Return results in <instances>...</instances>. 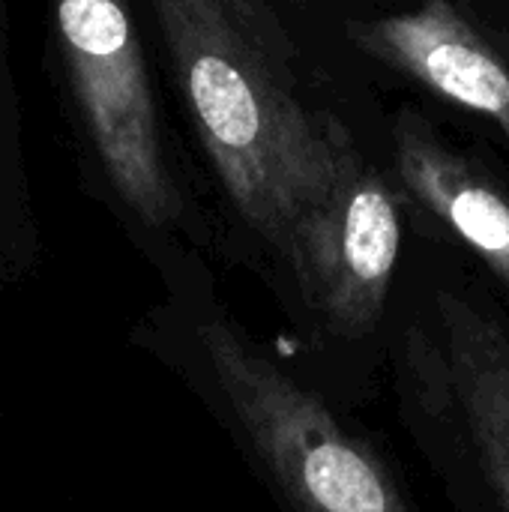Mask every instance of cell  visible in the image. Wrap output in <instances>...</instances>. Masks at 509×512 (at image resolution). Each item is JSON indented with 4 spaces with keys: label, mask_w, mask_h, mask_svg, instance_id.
Masks as SVG:
<instances>
[{
    "label": "cell",
    "mask_w": 509,
    "mask_h": 512,
    "mask_svg": "<svg viewBox=\"0 0 509 512\" xmlns=\"http://www.w3.org/2000/svg\"><path fill=\"white\" fill-rule=\"evenodd\" d=\"M402 399L459 512H509V330L438 291L405 330ZM432 465V468H435Z\"/></svg>",
    "instance_id": "obj_3"
},
{
    "label": "cell",
    "mask_w": 509,
    "mask_h": 512,
    "mask_svg": "<svg viewBox=\"0 0 509 512\" xmlns=\"http://www.w3.org/2000/svg\"><path fill=\"white\" fill-rule=\"evenodd\" d=\"M399 240L393 192L342 129L324 192L294 219L279 249L306 303L336 336L363 339L381 324Z\"/></svg>",
    "instance_id": "obj_5"
},
{
    "label": "cell",
    "mask_w": 509,
    "mask_h": 512,
    "mask_svg": "<svg viewBox=\"0 0 509 512\" xmlns=\"http://www.w3.org/2000/svg\"><path fill=\"white\" fill-rule=\"evenodd\" d=\"M396 162L411 195L509 288V201L420 114L396 120Z\"/></svg>",
    "instance_id": "obj_7"
},
{
    "label": "cell",
    "mask_w": 509,
    "mask_h": 512,
    "mask_svg": "<svg viewBox=\"0 0 509 512\" xmlns=\"http://www.w3.org/2000/svg\"><path fill=\"white\" fill-rule=\"evenodd\" d=\"M60 51L93 147L117 195L168 225L180 198L162 159L159 120L126 0H54Z\"/></svg>",
    "instance_id": "obj_4"
},
{
    "label": "cell",
    "mask_w": 509,
    "mask_h": 512,
    "mask_svg": "<svg viewBox=\"0 0 509 512\" xmlns=\"http://www.w3.org/2000/svg\"><path fill=\"white\" fill-rule=\"evenodd\" d=\"M198 138L243 222L282 249L324 192L342 123L315 114L258 0H150Z\"/></svg>",
    "instance_id": "obj_1"
},
{
    "label": "cell",
    "mask_w": 509,
    "mask_h": 512,
    "mask_svg": "<svg viewBox=\"0 0 509 512\" xmlns=\"http://www.w3.org/2000/svg\"><path fill=\"white\" fill-rule=\"evenodd\" d=\"M195 342L231 429L285 510L420 512L387 462L243 327L210 315Z\"/></svg>",
    "instance_id": "obj_2"
},
{
    "label": "cell",
    "mask_w": 509,
    "mask_h": 512,
    "mask_svg": "<svg viewBox=\"0 0 509 512\" xmlns=\"http://www.w3.org/2000/svg\"><path fill=\"white\" fill-rule=\"evenodd\" d=\"M363 45L441 96L489 117L509 141V69L447 0H423L417 12L375 21Z\"/></svg>",
    "instance_id": "obj_6"
}]
</instances>
